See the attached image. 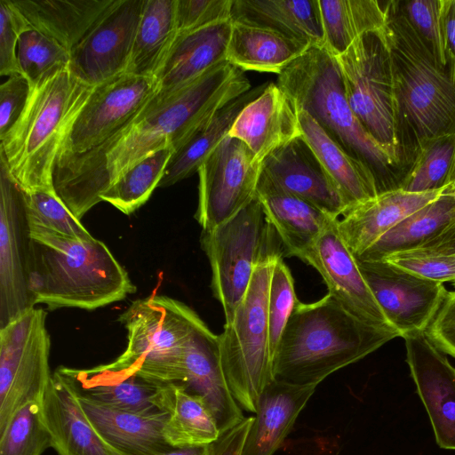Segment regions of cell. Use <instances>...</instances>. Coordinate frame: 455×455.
<instances>
[{"label":"cell","mask_w":455,"mask_h":455,"mask_svg":"<svg viewBox=\"0 0 455 455\" xmlns=\"http://www.w3.org/2000/svg\"><path fill=\"white\" fill-rule=\"evenodd\" d=\"M261 172L334 217L346 212L336 185L302 136L269 153L261 162Z\"/></svg>","instance_id":"obj_19"},{"label":"cell","mask_w":455,"mask_h":455,"mask_svg":"<svg viewBox=\"0 0 455 455\" xmlns=\"http://www.w3.org/2000/svg\"><path fill=\"white\" fill-rule=\"evenodd\" d=\"M396 337L395 329L358 320L329 293L313 303L298 300L274 355V379L317 386Z\"/></svg>","instance_id":"obj_2"},{"label":"cell","mask_w":455,"mask_h":455,"mask_svg":"<svg viewBox=\"0 0 455 455\" xmlns=\"http://www.w3.org/2000/svg\"><path fill=\"white\" fill-rule=\"evenodd\" d=\"M251 89L243 71L225 60L176 92L156 94L125 127L99 147L56 160V194L81 220L132 166L164 148L177 150L200 124Z\"/></svg>","instance_id":"obj_1"},{"label":"cell","mask_w":455,"mask_h":455,"mask_svg":"<svg viewBox=\"0 0 455 455\" xmlns=\"http://www.w3.org/2000/svg\"><path fill=\"white\" fill-rule=\"evenodd\" d=\"M383 35L399 108L404 164L427 142L455 133V83L398 7L387 2Z\"/></svg>","instance_id":"obj_4"},{"label":"cell","mask_w":455,"mask_h":455,"mask_svg":"<svg viewBox=\"0 0 455 455\" xmlns=\"http://www.w3.org/2000/svg\"><path fill=\"white\" fill-rule=\"evenodd\" d=\"M158 407L167 413L163 433L173 448L212 444L221 435L206 402L180 382L162 387Z\"/></svg>","instance_id":"obj_32"},{"label":"cell","mask_w":455,"mask_h":455,"mask_svg":"<svg viewBox=\"0 0 455 455\" xmlns=\"http://www.w3.org/2000/svg\"><path fill=\"white\" fill-rule=\"evenodd\" d=\"M407 363L441 448L455 450V368L426 331L403 337Z\"/></svg>","instance_id":"obj_18"},{"label":"cell","mask_w":455,"mask_h":455,"mask_svg":"<svg viewBox=\"0 0 455 455\" xmlns=\"http://www.w3.org/2000/svg\"><path fill=\"white\" fill-rule=\"evenodd\" d=\"M455 220V192L447 188L436 199L414 212L381 236L358 260L387 256L423 246Z\"/></svg>","instance_id":"obj_35"},{"label":"cell","mask_w":455,"mask_h":455,"mask_svg":"<svg viewBox=\"0 0 455 455\" xmlns=\"http://www.w3.org/2000/svg\"><path fill=\"white\" fill-rule=\"evenodd\" d=\"M232 0H176L178 34L231 20Z\"/></svg>","instance_id":"obj_46"},{"label":"cell","mask_w":455,"mask_h":455,"mask_svg":"<svg viewBox=\"0 0 455 455\" xmlns=\"http://www.w3.org/2000/svg\"><path fill=\"white\" fill-rule=\"evenodd\" d=\"M256 197L282 242L285 256L301 260L334 217L292 195L260 172Z\"/></svg>","instance_id":"obj_22"},{"label":"cell","mask_w":455,"mask_h":455,"mask_svg":"<svg viewBox=\"0 0 455 455\" xmlns=\"http://www.w3.org/2000/svg\"><path fill=\"white\" fill-rule=\"evenodd\" d=\"M106 445L111 455H127L108 444ZM212 447L213 443L183 448H171L167 451H161L153 455H212Z\"/></svg>","instance_id":"obj_53"},{"label":"cell","mask_w":455,"mask_h":455,"mask_svg":"<svg viewBox=\"0 0 455 455\" xmlns=\"http://www.w3.org/2000/svg\"><path fill=\"white\" fill-rule=\"evenodd\" d=\"M200 242L211 265L212 291L226 322L243 299L258 265L285 256L256 196L228 220L203 230Z\"/></svg>","instance_id":"obj_9"},{"label":"cell","mask_w":455,"mask_h":455,"mask_svg":"<svg viewBox=\"0 0 455 455\" xmlns=\"http://www.w3.org/2000/svg\"><path fill=\"white\" fill-rule=\"evenodd\" d=\"M278 259L258 265L243 299L219 335L221 366L230 391L242 409L254 413L263 390L275 379L267 299Z\"/></svg>","instance_id":"obj_8"},{"label":"cell","mask_w":455,"mask_h":455,"mask_svg":"<svg viewBox=\"0 0 455 455\" xmlns=\"http://www.w3.org/2000/svg\"><path fill=\"white\" fill-rule=\"evenodd\" d=\"M441 22L446 68L455 83V0H441Z\"/></svg>","instance_id":"obj_50"},{"label":"cell","mask_w":455,"mask_h":455,"mask_svg":"<svg viewBox=\"0 0 455 455\" xmlns=\"http://www.w3.org/2000/svg\"><path fill=\"white\" fill-rule=\"evenodd\" d=\"M180 383L206 402L220 435L244 419L222 370L219 335L214 334L205 323L193 332L187 343Z\"/></svg>","instance_id":"obj_20"},{"label":"cell","mask_w":455,"mask_h":455,"mask_svg":"<svg viewBox=\"0 0 455 455\" xmlns=\"http://www.w3.org/2000/svg\"><path fill=\"white\" fill-rule=\"evenodd\" d=\"M383 260L427 279L443 283L455 281V255L430 247L421 246L395 252Z\"/></svg>","instance_id":"obj_44"},{"label":"cell","mask_w":455,"mask_h":455,"mask_svg":"<svg viewBox=\"0 0 455 455\" xmlns=\"http://www.w3.org/2000/svg\"><path fill=\"white\" fill-rule=\"evenodd\" d=\"M145 0H114L71 50L68 69L96 86L125 73Z\"/></svg>","instance_id":"obj_16"},{"label":"cell","mask_w":455,"mask_h":455,"mask_svg":"<svg viewBox=\"0 0 455 455\" xmlns=\"http://www.w3.org/2000/svg\"><path fill=\"white\" fill-rule=\"evenodd\" d=\"M356 260L387 323L400 337L426 331L448 292L443 283L383 259Z\"/></svg>","instance_id":"obj_15"},{"label":"cell","mask_w":455,"mask_h":455,"mask_svg":"<svg viewBox=\"0 0 455 455\" xmlns=\"http://www.w3.org/2000/svg\"><path fill=\"white\" fill-rule=\"evenodd\" d=\"M452 285L455 287V281L452 282Z\"/></svg>","instance_id":"obj_55"},{"label":"cell","mask_w":455,"mask_h":455,"mask_svg":"<svg viewBox=\"0 0 455 455\" xmlns=\"http://www.w3.org/2000/svg\"><path fill=\"white\" fill-rule=\"evenodd\" d=\"M252 420L253 417L244 418L238 425L221 435L213 443L212 455H241Z\"/></svg>","instance_id":"obj_51"},{"label":"cell","mask_w":455,"mask_h":455,"mask_svg":"<svg viewBox=\"0 0 455 455\" xmlns=\"http://www.w3.org/2000/svg\"><path fill=\"white\" fill-rule=\"evenodd\" d=\"M261 162L240 140L228 135L200 165L195 218L203 230L231 219L256 196Z\"/></svg>","instance_id":"obj_13"},{"label":"cell","mask_w":455,"mask_h":455,"mask_svg":"<svg viewBox=\"0 0 455 455\" xmlns=\"http://www.w3.org/2000/svg\"><path fill=\"white\" fill-rule=\"evenodd\" d=\"M76 395L89 422L106 444L127 455H153L173 448L163 433L165 411H125Z\"/></svg>","instance_id":"obj_25"},{"label":"cell","mask_w":455,"mask_h":455,"mask_svg":"<svg viewBox=\"0 0 455 455\" xmlns=\"http://www.w3.org/2000/svg\"><path fill=\"white\" fill-rule=\"evenodd\" d=\"M276 84L333 141L371 170L378 195L399 188L397 165L350 108L337 60L323 46H310L278 74Z\"/></svg>","instance_id":"obj_5"},{"label":"cell","mask_w":455,"mask_h":455,"mask_svg":"<svg viewBox=\"0 0 455 455\" xmlns=\"http://www.w3.org/2000/svg\"><path fill=\"white\" fill-rule=\"evenodd\" d=\"M29 231L35 305L44 304L51 310H94L136 291L127 271L102 241L69 237L39 227L29 226Z\"/></svg>","instance_id":"obj_3"},{"label":"cell","mask_w":455,"mask_h":455,"mask_svg":"<svg viewBox=\"0 0 455 455\" xmlns=\"http://www.w3.org/2000/svg\"><path fill=\"white\" fill-rule=\"evenodd\" d=\"M298 300L291 271L283 258H280L274 265L267 299L269 346L272 359Z\"/></svg>","instance_id":"obj_43"},{"label":"cell","mask_w":455,"mask_h":455,"mask_svg":"<svg viewBox=\"0 0 455 455\" xmlns=\"http://www.w3.org/2000/svg\"><path fill=\"white\" fill-rule=\"evenodd\" d=\"M30 243L23 191L0 158V328L36 307Z\"/></svg>","instance_id":"obj_14"},{"label":"cell","mask_w":455,"mask_h":455,"mask_svg":"<svg viewBox=\"0 0 455 455\" xmlns=\"http://www.w3.org/2000/svg\"><path fill=\"white\" fill-rule=\"evenodd\" d=\"M323 47L334 57L344 53L363 35L381 30L387 19V2L377 0H318Z\"/></svg>","instance_id":"obj_36"},{"label":"cell","mask_w":455,"mask_h":455,"mask_svg":"<svg viewBox=\"0 0 455 455\" xmlns=\"http://www.w3.org/2000/svg\"><path fill=\"white\" fill-rule=\"evenodd\" d=\"M267 84L256 86L231 100L200 124L171 156L158 188H166L191 176L225 139L242 109L256 99Z\"/></svg>","instance_id":"obj_33"},{"label":"cell","mask_w":455,"mask_h":455,"mask_svg":"<svg viewBox=\"0 0 455 455\" xmlns=\"http://www.w3.org/2000/svg\"><path fill=\"white\" fill-rule=\"evenodd\" d=\"M173 152L172 147L164 148L139 161L108 188L100 196L101 201L126 215L134 212L158 188Z\"/></svg>","instance_id":"obj_38"},{"label":"cell","mask_w":455,"mask_h":455,"mask_svg":"<svg viewBox=\"0 0 455 455\" xmlns=\"http://www.w3.org/2000/svg\"><path fill=\"white\" fill-rule=\"evenodd\" d=\"M423 246L455 255V220Z\"/></svg>","instance_id":"obj_52"},{"label":"cell","mask_w":455,"mask_h":455,"mask_svg":"<svg viewBox=\"0 0 455 455\" xmlns=\"http://www.w3.org/2000/svg\"><path fill=\"white\" fill-rule=\"evenodd\" d=\"M231 21L323 46L318 0H232Z\"/></svg>","instance_id":"obj_29"},{"label":"cell","mask_w":455,"mask_h":455,"mask_svg":"<svg viewBox=\"0 0 455 455\" xmlns=\"http://www.w3.org/2000/svg\"><path fill=\"white\" fill-rule=\"evenodd\" d=\"M454 138V133L445 135L424 145L407 169L400 188L412 193L447 188Z\"/></svg>","instance_id":"obj_39"},{"label":"cell","mask_w":455,"mask_h":455,"mask_svg":"<svg viewBox=\"0 0 455 455\" xmlns=\"http://www.w3.org/2000/svg\"><path fill=\"white\" fill-rule=\"evenodd\" d=\"M23 195L29 226L44 228L74 238L92 237L56 192L23 191Z\"/></svg>","instance_id":"obj_42"},{"label":"cell","mask_w":455,"mask_h":455,"mask_svg":"<svg viewBox=\"0 0 455 455\" xmlns=\"http://www.w3.org/2000/svg\"><path fill=\"white\" fill-rule=\"evenodd\" d=\"M410 24L437 61L446 68L441 22V0L397 1Z\"/></svg>","instance_id":"obj_45"},{"label":"cell","mask_w":455,"mask_h":455,"mask_svg":"<svg viewBox=\"0 0 455 455\" xmlns=\"http://www.w3.org/2000/svg\"><path fill=\"white\" fill-rule=\"evenodd\" d=\"M338 220L328 224L302 260L319 272L329 294L346 311L367 324L392 328L366 283L355 257L342 239Z\"/></svg>","instance_id":"obj_17"},{"label":"cell","mask_w":455,"mask_h":455,"mask_svg":"<svg viewBox=\"0 0 455 455\" xmlns=\"http://www.w3.org/2000/svg\"><path fill=\"white\" fill-rule=\"evenodd\" d=\"M42 409L51 447L59 455H111L82 410L75 388L57 370Z\"/></svg>","instance_id":"obj_27"},{"label":"cell","mask_w":455,"mask_h":455,"mask_svg":"<svg viewBox=\"0 0 455 455\" xmlns=\"http://www.w3.org/2000/svg\"><path fill=\"white\" fill-rule=\"evenodd\" d=\"M444 189L412 193L386 191L355 206L338 220V230L355 258L403 219L436 199Z\"/></svg>","instance_id":"obj_24"},{"label":"cell","mask_w":455,"mask_h":455,"mask_svg":"<svg viewBox=\"0 0 455 455\" xmlns=\"http://www.w3.org/2000/svg\"><path fill=\"white\" fill-rule=\"evenodd\" d=\"M45 320L35 307L0 328V431L23 406L43 402L52 377Z\"/></svg>","instance_id":"obj_11"},{"label":"cell","mask_w":455,"mask_h":455,"mask_svg":"<svg viewBox=\"0 0 455 455\" xmlns=\"http://www.w3.org/2000/svg\"><path fill=\"white\" fill-rule=\"evenodd\" d=\"M92 88L68 68L32 88L20 117L0 140V158L24 192H55L53 170L60 142Z\"/></svg>","instance_id":"obj_6"},{"label":"cell","mask_w":455,"mask_h":455,"mask_svg":"<svg viewBox=\"0 0 455 455\" xmlns=\"http://www.w3.org/2000/svg\"><path fill=\"white\" fill-rule=\"evenodd\" d=\"M454 136H455V133H454ZM446 188H447L448 191H451V190L455 189V138H454V148H453L452 160H451V168H450L448 178H447Z\"/></svg>","instance_id":"obj_54"},{"label":"cell","mask_w":455,"mask_h":455,"mask_svg":"<svg viewBox=\"0 0 455 455\" xmlns=\"http://www.w3.org/2000/svg\"><path fill=\"white\" fill-rule=\"evenodd\" d=\"M118 320L127 331V346L115 364L158 384L182 381L187 343L204 323L191 307L152 295L133 301Z\"/></svg>","instance_id":"obj_7"},{"label":"cell","mask_w":455,"mask_h":455,"mask_svg":"<svg viewBox=\"0 0 455 455\" xmlns=\"http://www.w3.org/2000/svg\"><path fill=\"white\" fill-rule=\"evenodd\" d=\"M232 21L177 34L156 71L158 95H167L190 84L212 67L227 60Z\"/></svg>","instance_id":"obj_23"},{"label":"cell","mask_w":455,"mask_h":455,"mask_svg":"<svg viewBox=\"0 0 455 455\" xmlns=\"http://www.w3.org/2000/svg\"><path fill=\"white\" fill-rule=\"evenodd\" d=\"M51 447L42 403L31 402L20 409L0 431V455H42Z\"/></svg>","instance_id":"obj_41"},{"label":"cell","mask_w":455,"mask_h":455,"mask_svg":"<svg viewBox=\"0 0 455 455\" xmlns=\"http://www.w3.org/2000/svg\"><path fill=\"white\" fill-rule=\"evenodd\" d=\"M114 0H12L29 28L68 51L86 36Z\"/></svg>","instance_id":"obj_31"},{"label":"cell","mask_w":455,"mask_h":455,"mask_svg":"<svg viewBox=\"0 0 455 455\" xmlns=\"http://www.w3.org/2000/svg\"><path fill=\"white\" fill-rule=\"evenodd\" d=\"M31 86L21 74L8 77L0 86V140L11 130L22 113Z\"/></svg>","instance_id":"obj_48"},{"label":"cell","mask_w":455,"mask_h":455,"mask_svg":"<svg viewBox=\"0 0 455 455\" xmlns=\"http://www.w3.org/2000/svg\"><path fill=\"white\" fill-rule=\"evenodd\" d=\"M29 28L12 0H0V75L20 74L17 47L20 35Z\"/></svg>","instance_id":"obj_47"},{"label":"cell","mask_w":455,"mask_h":455,"mask_svg":"<svg viewBox=\"0 0 455 455\" xmlns=\"http://www.w3.org/2000/svg\"><path fill=\"white\" fill-rule=\"evenodd\" d=\"M426 334L440 350L455 357V291L447 292Z\"/></svg>","instance_id":"obj_49"},{"label":"cell","mask_w":455,"mask_h":455,"mask_svg":"<svg viewBox=\"0 0 455 455\" xmlns=\"http://www.w3.org/2000/svg\"><path fill=\"white\" fill-rule=\"evenodd\" d=\"M176 0H145L125 73L155 76L177 36Z\"/></svg>","instance_id":"obj_37"},{"label":"cell","mask_w":455,"mask_h":455,"mask_svg":"<svg viewBox=\"0 0 455 455\" xmlns=\"http://www.w3.org/2000/svg\"><path fill=\"white\" fill-rule=\"evenodd\" d=\"M17 60L20 73L33 88L46 76L68 68L70 52L53 38L29 28L20 36Z\"/></svg>","instance_id":"obj_40"},{"label":"cell","mask_w":455,"mask_h":455,"mask_svg":"<svg viewBox=\"0 0 455 455\" xmlns=\"http://www.w3.org/2000/svg\"><path fill=\"white\" fill-rule=\"evenodd\" d=\"M298 109L301 136L336 185L346 208L344 215L378 196L371 170L333 141L307 112Z\"/></svg>","instance_id":"obj_30"},{"label":"cell","mask_w":455,"mask_h":455,"mask_svg":"<svg viewBox=\"0 0 455 455\" xmlns=\"http://www.w3.org/2000/svg\"><path fill=\"white\" fill-rule=\"evenodd\" d=\"M315 388V385L271 381L259 396L241 455H273Z\"/></svg>","instance_id":"obj_28"},{"label":"cell","mask_w":455,"mask_h":455,"mask_svg":"<svg viewBox=\"0 0 455 455\" xmlns=\"http://www.w3.org/2000/svg\"><path fill=\"white\" fill-rule=\"evenodd\" d=\"M158 92L154 76L123 73L93 86L60 142L56 160L93 149L125 127Z\"/></svg>","instance_id":"obj_12"},{"label":"cell","mask_w":455,"mask_h":455,"mask_svg":"<svg viewBox=\"0 0 455 455\" xmlns=\"http://www.w3.org/2000/svg\"><path fill=\"white\" fill-rule=\"evenodd\" d=\"M57 371L78 395L95 402L138 412L160 410L158 396L164 385L150 381L113 362L91 369L60 367Z\"/></svg>","instance_id":"obj_26"},{"label":"cell","mask_w":455,"mask_h":455,"mask_svg":"<svg viewBox=\"0 0 455 455\" xmlns=\"http://www.w3.org/2000/svg\"><path fill=\"white\" fill-rule=\"evenodd\" d=\"M309 47L304 42L267 28L232 22L227 60L241 70L278 75Z\"/></svg>","instance_id":"obj_34"},{"label":"cell","mask_w":455,"mask_h":455,"mask_svg":"<svg viewBox=\"0 0 455 455\" xmlns=\"http://www.w3.org/2000/svg\"><path fill=\"white\" fill-rule=\"evenodd\" d=\"M335 58L350 108L401 169L404 156L399 108L383 28L363 35Z\"/></svg>","instance_id":"obj_10"},{"label":"cell","mask_w":455,"mask_h":455,"mask_svg":"<svg viewBox=\"0 0 455 455\" xmlns=\"http://www.w3.org/2000/svg\"><path fill=\"white\" fill-rule=\"evenodd\" d=\"M228 135L242 140L262 162L273 150L302 135L299 109L282 88L269 83L242 109Z\"/></svg>","instance_id":"obj_21"}]
</instances>
